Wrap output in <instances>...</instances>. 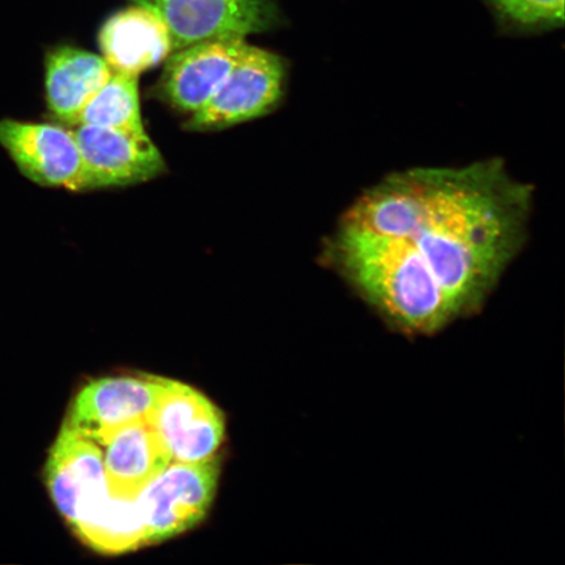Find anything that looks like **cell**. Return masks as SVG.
Instances as JSON below:
<instances>
[{"mask_svg":"<svg viewBox=\"0 0 565 565\" xmlns=\"http://www.w3.org/2000/svg\"><path fill=\"white\" fill-rule=\"evenodd\" d=\"M532 188L503 162L416 168L359 198L328 256L401 329L433 334L482 303L524 243Z\"/></svg>","mask_w":565,"mask_h":565,"instance_id":"obj_1","label":"cell"},{"mask_svg":"<svg viewBox=\"0 0 565 565\" xmlns=\"http://www.w3.org/2000/svg\"><path fill=\"white\" fill-rule=\"evenodd\" d=\"M221 458L172 462L136 499L143 519L146 545L188 532L206 518L214 501Z\"/></svg>","mask_w":565,"mask_h":565,"instance_id":"obj_2","label":"cell"},{"mask_svg":"<svg viewBox=\"0 0 565 565\" xmlns=\"http://www.w3.org/2000/svg\"><path fill=\"white\" fill-rule=\"evenodd\" d=\"M287 65L280 55L247 44L227 79L201 110L189 131H218L271 113L285 94Z\"/></svg>","mask_w":565,"mask_h":565,"instance_id":"obj_3","label":"cell"},{"mask_svg":"<svg viewBox=\"0 0 565 565\" xmlns=\"http://www.w3.org/2000/svg\"><path fill=\"white\" fill-rule=\"evenodd\" d=\"M164 21L173 52L195 42L243 38L280 23L275 0H130Z\"/></svg>","mask_w":565,"mask_h":565,"instance_id":"obj_4","label":"cell"},{"mask_svg":"<svg viewBox=\"0 0 565 565\" xmlns=\"http://www.w3.org/2000/svg\"><path fill=\"white\" fill-rule=\"evenodd\" d=\"M0 146L20 173L39 186L87 192L86 167L74 131L67 127L4 118Z\"/></svg>","mask_w":565,"mask_h":565,"instance_id":"obj_5","label":"cell"},{"mask_svg":"<svg viewBox=\"0 0 565 565\" xmlns=\"http://www.w3.org/2000/svg\"><path fill=\"white\" fill-rule=\"evenodd\" d=\"M168 384L169 379L148 374L90 381L76 394L65 422L103 447L127 424L151 419Z\"/></svg>","mask_w":565,"mask_h":565,"instance_id":"obj_6","label":"cell"},{"mask_svg":"<svg viewBox=\"0 0 565 565\" xmlns=\"http://www.w3.org/2000/svg\"><path fill=\"white\" fill-rule=\"evenodd\" d=\"M53 503L73 527L108 497L100 445L63 422L44 469Z\"/></svg>","mask_w":565,"mask_h":565,"instance_id":"obj_7","label":"cell"},{"mask_svg":"<svg viewBox=\"0 0 565 565\" xmlns=\"http://www.w3.org/2000/svg\"><path fill=\"white\" fill-rule=\"evenodd\" d=\"M73 131L86 167L87 192L140 185L167 172L164 157L150 136L90 125H76Z\"/></svg>","mask_w":565,"mask_h":565,"instance_id":"obj_8","label":"cell"},{"mask_svg":"<svg viewBox=\"0 0 565 565\" xmlns=\"http://www.w3.org/2000/svg\"><path fill=\"white\" fill-rule=\"evenodd\" d=\"M247 45L246 39L227 38L195 42L168 56L158 95L173 109L194 115L227 79Z\"/></svg>","mask_w":565,"mask_h":565,"instance_id":"obj_9","label":"cell"},{"mask_svg":"<svg viewBox=\"0 0 565 565\" xmlns=\"http://www.w3.org/2000/svg\"><path fill=\"white\" fill-rule=\"evenodd\" d=\"M168 445L173 462H196L216 455L225 420L221 408L194 387L169 379L151 418Z\"/></svg>","mask_w":565,"mask_h":565,"instance_id":"obj_10","label":"cell"},{"mask_svg":"<svg viewBox=\"0 0 565 565\" xmlns=\"http://www.w3.org/2000/svg\"><path fill=\"white\" fill-rule=\"evenodd\" d=\"M97 39L111 71L127 75L140 76L164 63L173 52L164 21L134 3L106 19Z\"/></svg>","mask_w":565,"mask_h":565,"instance_id":"obj_11","label":"cell"},{"mask_svg":"<svg viewBox=\"0 0 565 565\" xmlns=\"http://www.w3.org/2000/svg\"><path fill=\"white\" fill-rule=\"evenodd\" d=\"M106 484L111 497L136 500L173 462L151 419L127 424L103 445Z\"/></svg>","mask_w":565,"mask_h":565,"instance_id":"obj_12","label":"cell"},{"mask_svg":"<svg viewBox=\"0 0 565 565\" xmlns=\"http://www.w3.org/2000/svg\"><path fill=\"white\" fill-rule=\"evenodd\" d=\"M110 74L111 68L102 54L73 45L52 47L45 55L49 111L61 125L75 126Z\"/></svg>","mask_w":565,"mask_h":565,"instance_id":"obj_13","label":"cell"},{"mask_svg":"<svg viewBox=\"0 0 565 565\" xmlns=\"http://www.w3.org/2000/svg\"><path fill=\"white\" fill-rule=\"evenodd\" d=\"M73 530L84 545L105 555H121L146 546L145 524L137 501L110 493Z\"/></svg>","mask_w":565,"mask_h":565,"instance_id":"obj_14","label":"cell"},{"mask_svg":"<svg viewBox=\"0 0 565 565\" xmlns=\"http://www.w3.org/2000/svg\"><path fill=\"white\" fill-rule=\"evenodd\" d=\"M76 125L105 127L136 137H148L141 118L139 76L111 71L109 79L84 108Z\"/></svg>","mask_w":565,"mask_h":565,"instance_id":"obj_15","label":"cell"},{"mask_svg":"<svg viewBox=\"0 0 565 565\" xmlns=\"http://www.w3.org/2000/svg\"><path fill=\"white\" fill-rule=\"evenodd\" d=\"M505 23L526 30L556 28L564 21V0H487Z\"/></svg>","mask_w":565,"mask_h":565,"instance_id":"obj_16","label":"cell"}]
</instances>
